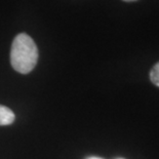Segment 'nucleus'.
Wrapping results in <instances>:
<instances>
[{
  "mask_svg": "<svg viewBox=\"0 0 159 159\" xmlns=\"http://www.w3.org/2000/svg\"><path fill=\"white\" fill-rule=\"evenodd\" d=\"M125 2H133V1H137V0H123Z\"/></svg>",
  "mask_w": 159,
  "mask_h": 159,
  "instance_id": "obj_5",
  "label": "nucleus"
},
{
  "mask_svg": "<svg viewBox=\"0 0 159 159\" xmlns=\"http://www.w3.org/2000/svg\"><path fill=\"white\" fill-rule=\"evenodd\" d=\"M120 159H122V158H120Z\"/></svg>",
  "mask_w": 159,
  "mask_h": 159,
  "instance_id": "obj_6",
  "label": "nucleus"
},
{
  "mask_svg": "<svg viewBox=\"0 0 159 159\" xmlns=\"http://www.w3.org/2000/svg\"><path fill=\"white\" fill-rule=\"evenodd\" d=\"M38 61V48L26 33L15 37L11 49V63L16 72L28 74L35 68Z\"/></svg>",
  "mask_w": 159,
  "mask_h": 159,
  "instance_id": "obj_1",
  "label": "nucleus"
},
{
  "mask_svg": "<svg viewBox=\"0 0 159 159\" xmlns=\"http://www.w3.org/2000/svg\"><path fill=\"white\" fill-rule=\"evenodd\" d=\"M87 159H103V158H100V157H89Z\"/></svg>",
  "mask_w": 159,
  "mask_h": 159,
  "instance_id": "obj_4",
  "label": "nucleus"
},
{
  "mask_svg": "<svg viewBox=\"0 0 159 159\" xmlns=\"http://www.w3.org/2000/svg\"><path fill=\"white\" fill-rule=\"evenodd\" d=\"M16 119V116L9 108L0 105V125H9Z\"/></svg>",
  "mask_w": 159,
  "mask_h": 159,
  "instance_id": "obj_2",
  "label": "nucleus"
},
{
  "mask_svg": "<svg viewBox=\"0 0 159 159\" xmlns=\"http://www.w3.org/2000/svg\"><path fill=\"white\" fill-rule=\"evenodd\" d=\"M149 77H150L151 82L153 83L154 85L159 87V62L152 67L150 74H149Z\"/></svg>",
  "mask_w": 159,
  "mask_h": 159,
  "instance_id": "obj_3",
  "label": "nucleus"
}]
</instances>
